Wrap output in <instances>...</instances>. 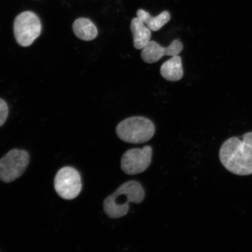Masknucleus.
I'll list each match as a JSON object with an SVG mask.
<instances>
[{
    "instance_id": "nucleus-5",
    "label": "nucleus",
    "mask_w": 252,
    "mask_h": 252,
    "mask_svg": "<svg viewBox=\"0 0 252 252\" xmlns=\"http://www.w3.org/2000/svg\"><path fill=\"white\" fill-rule=\"evenodd\" d=\"M30 162L27 151L14 149L0 159V180L11 183L23 175Z\"/></svg>"
},
{
    "instance_id": "nucleus-6",
    "label": "nucleus",
    "mask_w": 252,
    "mask_h": 252,
    "mask_svg": "<svg viewBox=\"0 0 252 252\" xmlns=\"http://www.w3.org/2000/svg\"><path fill=\"white\" fill-rule=\"evenodd\" d=\"M54 185L55 190L60 197L65 200L74 199L82 190L80 173L72 167H64L57 173Z\"/></svg>"
},
{
    "instance_id": "nucleus-7",
    "label": "nucleus",
    "mask_w": 252,
    "mask_h": 252,
    "mask_svg": "<svg viewBox=\"0 0 252 252\" xmlns=\"http://www.w3.org/2000/svg\"><path fill=\"white\" fill-rule=\"evenodd\" d=\"M153 149L150 146L129 150L123 155L121 168L126 174L134 175L143 173L151 164Z\"/></svg>"
},
{
    "instance_id": "nucleus-8",
    "label": "nucleus",
    "mask_w": 252,
    "mask_h": 252,
    "mask_svg": "<svg viewBox=\"0 0 252 252\" xmlns=\"http://www.w3.org/2000/svg\"><path fill=\"white\" fill-rule=\"evenodd\" d=\"M183 49L184 45L179 39H175L168 47L159 45L155 41H150L144 47L141 53L142 59L144 62L152 64L158 62L163 56H175L178 55Z\"/></svg>"
},
{
    "instance_id": "nucleus-9",
    "label": "nucleus",
    "mask_w": 252,
    "mask_h": 252,
    "mask_svg": "<svg viewBox=\"0 0 252 252\" xmlns=\"http://www.w3.org/2000/svg\"><path fill=\"white\" fill-rule=\"evenodd\" d=\"M162 77L168 81H178L184 76L182 59L176 55L163 63L160 68Z\"/></svg>"
},
{
    "instance_id": "nucleus-11",
    "label": "nucleus",
    "mask_w": 252,
    "mask_h": 252,
    "mask_svg": "<svg viewBox=\"0 0 252 252\" xmlns=\"http://www.w3.org/2000/svg\"><path fill=\"white\" fill-rule=\"evenodd\" d=\"M72 30L78 38L84 41L93 40L98 34L95 25L86 18H78L75 20L72 25Z\"/></svg>"
},
{
    "instance_id": "nucleus-4",
    "label": "nucleus",
    "mask_w": 252,
    "mask_h": 252,
    "mask_svg": "<svg viewBox=\"0 0 252 252\" xmlns=\"http://www.w3.org/2000/svg\"><path fill=\"white\" fill-rule=\"evenodd\" d=\"M42 28L39 17L33 12H22L14 22L15 39L21 46H30L40 36Z\"/></svg>"
},
{
    "instance_id": "nucleus-1",
    "label": "nucleus",
    "mask_w": 252,
    "mask_h": 252,
    "mask_svg": "<svg viewBox=\"0 0 252 252\" xmlns=\"http://www.w3.org/2000/svg\"><path fill=\"white\" fill-rule=\"evenodd\" d=\"M220 162L230 172L238 176L252 175V131L242 135L241 139L232 137L220 148Z\"/></svg>"
},
{
    "instance_id": "nucleus-3",
    "label": "nucleus",
    "mask_w": 252,
    "mask_h": 252,
    "mask_svg": "<svg viewBox=\"0 0 252 252\" xmlns=\"http://www.w3.org/2000/svg\"><path fill=\"white\" fill-rule=\"evenodd\" d=\"M152 121L142 116L126 119L117 126L116 134L120 139L130 144H143L149 141L155 134Z\"/></svg>"
},
{
    "instance_id": "nucleus-2",
    "label": "nucleus",
    "mask_w": 252,
    "mask_h": 252,
    "mask_svg": "<svg viewBox=\"0 0 252 252\" xmlns=\"http://www.w3.org/2000/svg\"><path fill=\"white\" fill-rule=\"evenodd\" d=\"M144 197L145 191L140 183L128 181L105 198L103 201V209L109 218L120 219L127 214L129 203L140 204Z\"/></svg>"
},
{
    "instance_id": "nucleus-10",
    "label": "nucleus",
    "mask_w": 252,
    "mask_h": 252,
    "mask_svg": "<svg viewBox=\"0 0 252 252\" xmlns=\"http://www.w3.org/2000/svg\"><path fill=\"white\" fill-rule=\"evenodd\" d=\"M130 30L133 36V44L135 49H143L150 41L151 30L138 18L132 20Z\"/></svg>"
},
{
    "instance_id": "nucleus-12",
    "label": "nucleus",
    "mask_w": 252,
    "mask_h": 252,
    "mask_svg": "<svg viewBox=\"0 0 252 252\" xmlns=\"http://www.w3.org/2000/svg\"><path fill=\"white\" fill-rule=\"evenodd\" d=\"M137 18L143 22L151 31L157 32L161 29L171 19V15L168 11H164L157 17H153L149 12L143 9H138L137 12Z\"/></svg>"
},
{
    "instance_id": "nucleus-13",
    "label": "nucleus",
    "mask_w": 252,
    "mask_h": 252,
    "mask_svg": "<svg viewBox=\"0 0 252 252\" xmlns=\"http://www.w3.org/2000/svg\"><path fill=\"white\" fill-rule=\"evenodd\" d=\"M8 115V108L7 103L0 99V127L5 124Z\"/></svg>"
}]
</instances>
